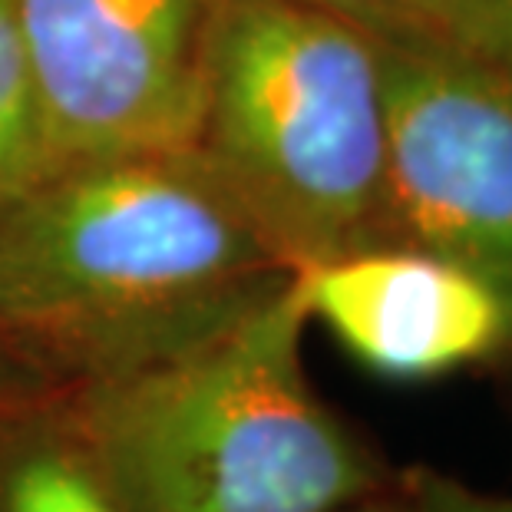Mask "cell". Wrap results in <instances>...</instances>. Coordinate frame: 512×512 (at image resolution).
Returning <instances> with one entry per match:
<instances>
[{"label":"cell","instance_id":"11","mask_svg":"<svg viewBox=\"0 0 512 512\" xmlns=\"http://www.w3.org/2000/svg\"><path fill=\"white\" fill-rule=\"evenodd\" d=\"M479 57L512 73V0H493L483 53H479Z\"/></svg>","mask_w":512,"mask_h":512},{"label":"cell","instance_id":"9","mask_svg":"<svg viewBox=\"0 0 512 512\" xmlns=\"http://www.w3.org/2000/svg\"><path fill=\"white\" fill-rule=\"evenodd\" d=\"M0 512H126L70 443H24L0 460Z\"/></svg>","mask_w":512,"mask_h":512},{"label":"cell","instance_id":"8","mask_svg":"<svg viewBox=\"0 0 512 512\" xmlns=\"http://www.w3.org/2000/svg\"><path fill=\"white\" fill-rule=\"evenodd\" d=\"M50 169L17 0H0V212Z\"/></svg>","mask_w":512,"mask_h":512},{"label":"cell","instance_id":"4","mask_svg":"<svg viewBox=\"0 0 512 512\" xmlns=\"http://www.w3.org/2000/svg\"><path fill=\"white\" fill-rule=\"evenodd\" d=\"M377 47L387 129L377 245L460 261L512 294V73L446 47Z\"/></svg>","mask_w":512,"mask_h":512},{"label":"cell","instance_id":"6","mask_svg":"<svg viewBox=\"0 0 512 512\" xmlns=\"http://www.w3.org/2000/svg\"><path fill=\"white\" fill-rule=\"evenodd\" d=\"M291 281L308 318L387 380L443 377L512 344V294L423 248L367 245L291 271Z\"/></svg>","mask_w":512,"mask_h":512},{"label":"cell","instance_id":"2","mask_svg":"<svg viewBox=\"0 0 512 512\" xmlns=\"http://www.w3.org/2000/svg\"><path fill=\"white\" fill-rule=\"evenodd\" d=\"M294 281L182 351L83 384L73 446L126 512H334L370 453L304 377Z\"/></svg>","mask_w":512,"mask_h":512},{"label":"cell","instance_id":"7","mask_svg":"<svg viewBox=\"0 0 512 512\" xmlns=\"http://www.w3.org/2000/svg\"><path fill=\"white\" fill-rule=\"evenodd\" d=\"M354 24L377 43L446 47L479 57L493 0H291Z\"/></svg>","mask_w":512,"mask_h":512},{"label":"cell","instance_id":"10","mask_svg":"<svg viewBox=\"0 0 512 512\" xmlns=\"http://www.w3.org/2000/svg\"><path fill=\"white\" fill-rule=\"evenodd\" d=\"M413 512H512V496H486L460 486L456 479L423 473L417 479Z\"/></svg>","mask_w":512,"mask_h":512},{"label":"cell","instance_id":"3","mask_svg":"<svg viewBox=\"0 0 512 512\" xmlns=\"http://www.w3.org/2000/svg\"><path fill=\"white\" fill-rule=\"evenodd\" d=\"M377 40L291 0H219L192 149L288 271L380 242Z\"/></svg>","mask_w":512,"mask_h":512},{"label":"cell","instance_id":"1","mask_svg":"<svg viewBox=\"0 0 512 512\" xmlns=\"http://www.w3.org/2000/svg\"><path fill=\"white\" fill-rule=\"evenodd\" d=\"M288 278L192 146L53 166L0 212V341L83 384L228 328Z\"/></svg>","mask_w":512,"mask_h":512},{"label":"cell","instance_id":"5","mask_svg":"<svg viewBox=\"0 0 512 512\" xmlns=\"http://www.w3.org/2000/svg\"><path fill=\"white\" fill-rule=\"evenodd\" d=\"M215 7L17 0L50 169L192 146Z\"/></svg>","mask_w":512,"mask_h":512},{"label":"cell","instance_id":"12","mask_svg":"<svg viewBox=\"0 0 512 512\" xmlns=\"http://www.w3.org/2000/svg\"><path fill=\"white\" fill-rule=\"evenodd\" d=\"M334 512H413V509L410 506H400V503H390V499L367 496V499H357V503L341 506V509H334Z\"/></svg>","mask_w":512,"mask_h":512}]
</instances>
